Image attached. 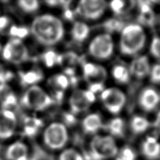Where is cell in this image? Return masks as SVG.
I'll list each match as a JSON object with an SVG mask.
<instances>
[{
  "mask_svg": "<svg viewBox=\"0 0 160 160\" xmlns=\"http://www.w3.org/2000/svg\"><path fill=\"white\" fill-rule=\"evenodd\" d=\"M34 38L40 44L52 46L57 44L64 35V28L61 21L50 14L40 16L31 25Z\"/></svg>",
  "mask_w": 160,
  "mask_h": 160,
  "instance_id": "cell-1",
  "label": "cell"
},
{
  "mask_svg": "<svg viewBox=\"0 0 160 160\" xmlns=\"http://www.w3.org/2000/svg\"><path fill=\"white\" fill-rule=\"evenodd\" d=\"M147 36L141 25L131 23L125 25L121 31L119 48L122 54L133 56L138 54L144 48Z\"/></svg>",
  "mask_w": 160,
  "mask_h": 160,
  "instance_id": "cell-2",
  "label": "cell"
},
{
  "mask_svg": "<svg viewBox=\"0 0 160 160\" xmlns=\"http://www.w3.org/2000/svg\"><path fill=\"white\" fill-rule=\"evenodd\" d=\"M119 149L114 137L110 135H97L91 140L90 150L85 158L90 160L114 159Z\"/></svg>",
  "mask_w": 160,
  "mask_h": 160,
  "instance_id": "cell-3",
  "label": "cell"
},
{
  "mask_svg": "<svg viewBox=\"0 0 160 160\" xmlns=\"http://www.w3.org/2000/svg\"><path fill=\"white\" fill-rule=\"evenodd\" d=\"M68 132L67 127L61 123L54 122L45 131L44 142L49 149L61 150L65 148L68 142Z\"/></svg>",
  "mask_w": 160,
  "mask_h": 160,
  "instance_id": "cell-4",
  "label": "cell"
},
{
  "mask_svg": "<svg viewBox=\"0 0 160 160\" xmlns=\"http://www.w3.org/2000/svg\"><path fill=\"white\" fill-rule=\"evenodd\" d=\"M54 101L40 87L33 86L25 91L21 99L24 107L31 110L40 111L47 109L53 104Z\"/></svg>",
  "mask_w": 160,
  "mask_h": 160,
  "instance_id": "cell-5",
  "label": "cell"
},
{
  "mask_svg": "<svg viewBox=\"0 0 160 160\" xmlns=\"http://www.w3.org/2000/svg\"><path fill=\"white\" fill-rule=\"evenodd\" d=\"M114 43L109 33H102L95 36L88 46V53L98 60H107L113 55Z\"/></svg>",
  "mask_w": 160,
  "mask_h": 160,
  "instance_id": "cell-6",
  "label": "cell"
},
{
  "mask_svg": "<svg viewBox=\"0 0 160 160\" xmlns=\"http://www.w3.org/2000/svg\"><path fill=\"white\" fill-rule=\"evenodd\" d=\"M100 99L106 110L114 115L121 112L126 102V96L124 91L116 87L104 88L100 93Z\"/></svg>",
  "mask_w": 160,
  "mask_h": 160,
  "instance_id": "cell-7",
  "label": "cell"
},
{
  "mask_svg": "<svg viewBox=\"0 0 160 160\" xmlns=\"http://www.w3.org/2000/svg\"><path fill=\"white\" fill-rule=\"evenodd\" d=\"M107 7L103 0H82L76 8V13L84 19L95 21L104 13Z\"/></svg>",
  "mask_w": 160,
  "mask_h": 160,
  "instance_id": "cell-8",
  "label": "cell"
},
{
  "mask_svg": "<svg viewBox=\"0 0 160 160\" xmlns=\"http://www.w3.org/2000/svg\"><path fill=\"white\" fill-rule=\"evenodd\" d=\"M29 57L28 51L21 39H11L3 49V58L14 64H20L27 61Z\"/></svg>",
  "mask_w": 160,
  "mask_h": 160,
  "instance_id": "cell-9",
  "label": "cell"
},
{
  "mask_svg": "<svg viewBox=\"0 0 160 160\" xmlns=\"http://www.w3.org/2000/svg\"><path fill=\"white\" fill-rule=\"evenodd\" d=\"M96 95L89 90H76L69 99L71 112L74 115L85 112L95 102Z\"/></svg>",
  "mask_w": 160,
  "mask_h": 160,
  "instance_id": "cell-10",
  "label": "cell"
},
{
  "mask_svg": "<svg viewBox=\"0 0 160 160\" xmlns=\"http://www.w3.org/2000/svg\"><path fill=\"white\" fill-rule=\"evenodd\" d=\"M138 103L145 112H152L160 103V93L154 88H145L140 93Z\"/></svg>",
  "mask_w": 160,
  "mask_h": 160,
  "instance_id": "cell-11",
  "label": "cell"
},
{
  "mask_svg": "<svg viewBox=\"0 0 160 160\" xmlns=\"http://www.w3.org/2000/svg\"><path fill=\"white\" fill-rule=\"evenodd\" d=\"M16 125L15 113L10 110H0V139H7L12 136Z\"/></svg>",
  "mask_w": 160,
  "mask_h": 160,
  "instance_id": "cell-12",
  "label": "cell"
},
{
  "mask_svg": "<svg viewBox=\"0 0 160 160\" xmlns=\"http://www.w3.org/2000/svg\"><path fill=\"white\" fill-rule=\"evenodd\" d=\"M141 150L146 160H157L160 158V142L154 136H148L142 142Z\"/></svg>",
  "mask_w": 160,
  "mask_h": 160,
  "instance_id": "cell-13",
  "label": "cell"
},
{
  "mask_svg": "<svg viewBox=\"0 0 160 160\" xmlns=\"http://www.w3.org/2000/svg\"><path fill=\"white\" fill-rule=\"evenodd\" d=\"M150 68L151 66L147 57L140 56L133 59L128 69L131 75L137 79H143L149 75Z\"/></svg>",
  "mask_w": 160,
  "mask_h": 160,
  "instance_id": "cell-14",
  "label": "cell"
},
{
  "mask_svg": "<svg viewBox=\"0 0 160 160\" xmlns=\"http://www.w3.org/2000/svg\"><path fill=\"white\" fill-rule=\"evenodd\" d=\"M83 72L85 79L90 83L103 82L107 78V72L101 65L93 62H86L83 67Z\"/></svg>",
  "mask_w": 160,
  "mask_h": 160,
  "instance_id": "cell-15",
  "label": "cell"
},
{
  "mask_svg": "<svg viewBox=\"0 0 160 160\" xmlns=\"http://www.w3.org/2000/svg\"><path fill=\"white\" fill-rule=\"evenodd\" d=\"M7 160H32L28 146L22 142H16L8 147L5 152Z\"/></svg>",
  "mask_w": 160,
  "mask_h": 160,
  "instance_id": "cell-16",
  "label": "cell"
},
{
  "mask_svg": "<svg viewBox=\"0 0 160 160\" xmlns=\"http://www.w3.org/2000/svg\"><path fill=\"white\" fill-rule=\"evenodd\" d=\"M103 127L102 117L98 113H90L82 121V128L85 133L95 134Z\"/></svg>",
  "mask_w": 160,
  "mask_h": 160,
  "instance_id": "cell-17",
  "label": "cell"
},
{
  "mask_svg": "<svg viewBox=\"0 0 160 160\" xmlns=\"http://www.w3.org/2000/svg\"><path fill=\"white\" fill-rule=\"evenodd\" d=\"M71 37L76 42H82L86 39L90 35V28L88 24L81 21H77L71 29Z\"/></svg>",
  "mask_w": 160,
  "mask_h": 160,
  "instance_id": "cell-18",
  "label": "cell"
},
{
  "mask_svg": "<svg viewBox=\"0 0 160 160\" xmlns=\"http://www.w3.org/2000/svg\"><path fill=\"white\" fill-rule=\"evenodd\" d=\"M105 128L111 136L121 137L124 134L125 122L121 118H114L108 122Z\"/></svg>",
  "mask_w": 160,
  "mask_h": 160,
  "instance_id": "cell-19",
  "label": "cell"
},
{
  "mask_svg": "<svg viewBox=\"0 0 160 160\" xmlns=\"http://www.w3.org/2000/svg\"><path fill=\"white\" fill-rule=\"evenodd\" d=\"M150 126V122L146 118L141 115H136L132 118L130 127L133 132L136 134H141L147 131Z\"/></svg>",
  "mask_w": 160,
  "mask_h": 160,
  "instance_id": "cell-20",
  "label": "cell"
},
{
  "mask_svg": "<svg viewBox=\"0 0 160 160\" xmlns=\"http://www.w3.org/2000/svg\"><path fill=\"white\" fill-rule=\"evenodd\" d=\"M42 126V122L41 119L35 118H30V117L24 118V136L28 137H33L35 136Z\"/></svg>",
  "mask_w": 160,
  "mask_h": 160,
  "instance_id": "cell-21",
  "label": "cell"
},
{
  "mask_svg": "<svg viewBox=\"0 0 160 160\" xmlns=\"http://www.w3.org/2000/svg\"><path fill=\"white\" fill-rule=\"evenodd\" d=\"M20 81L22 85L28 86L35 84L43 78L42 72L39 69H34L26 72H20Z\"/></svg>",
  "mask_w": 160,
  "mask_h": 160,
  "instance_id": "cell-22",
  "label": "cell"
},
{
  "mask_svg": "<svg viewBox=\"0 0 160 160\" xmlns=\"http://www.w3.org/2000/svg\"><path fill=\"white\" fill-rule=\"evenodd\" d=\"M111 75L116 82L119 84H126L131 79V73L128 68L121 64L114 65L111 70Z\"/></svg>",
  "mask_w": 160,
  "mask_h": 160,
  "instance_id": "cell-23",
  "label": "cell"
},
{
  "mask_svg": "<svg viewBox=\"0 0 160 160\" xmlns=\"http://www.w3.org/2000/svg\"><path fill=\"white\" fill-rule=\"evenodd\" d=\"M50 84L52 86L54 90H59L64 91L69 87L70 81L64 74L56 75L50 79Z\"/></svg>",
  "mask_w": 160,
  "mask_h": 160,
  "instance_id": "cell-24",
  "label": "cell"
},
{
  "mask_svg": "<svg viewBox=\"0 0 160 160\" xmlns=\"http://www.w3.org/2000/svg\"><path fill=\"white\" fill-rule=\"evenodd\" d=\"M138 155L132 147L125 145L120 148L114 160H137Z\"/></svg>",
  "mask_w": 160,
  "mask_h": 160,
  "instance_id": "cell-25",
  "label": "cell"
},
{
  "mask_svg": "<svg viewBox=\"0 0 160 160\" xmlns=\"http://www.w3.org/2000/svg\"><path fill=\"white\" fill-rule=\"evenodd\" d=\"M42 61L47 67H53L56 64H61L63 62V56L59 55L54 51H47L42 56Z\"/></svg>",
  "mask_w": 160,
  "mask_h": 160,
  "instance_id": "cell-26",
  "label": "cell"
},
{
  "mask_svg": "<svg viewBox=\"0 0 160 160\" xmlns=\"http://www.w3.org/2000/svg\"><path fill=\"white\" fill-rule=\"evenodd\" d=\"M58 160H85V155L74 148H67L61 151Z\"/></svg>",
  "mask_w": 160,
  "mask_h": 160,
  "instance_id": "cell-27",
  "label": "cell"
},
{
  "mask_svg": "<svg viewBox=\"0 0 160 160\" xmlns=\"http://www.w3.org/2000/svg\"><path fill=\"white\" fill-rule=\"evenodd\" d=\"M19 7L27 13H33L38 9L40 7L39 2L34 0H22L18 2Z\"/></svg>",
  "mask_w": 160,
  "mask_h": 160,
  "instance_id": "cell-28",
  "label": "cell"
},
{
  "mask_svg": "<svg viewBox=\"0 0 160 160\" xmlns=\"http://www.w3.org/2000/svg\"><path fill=\"white\" fill-rule=\"evenodd\" d=\"M30 31L25 27H17L13 25L9 30V34L11 36L15 37L17 39H24L29 35Z\"/></svg>",
  "mask_w": 160,
  "mask_h": 160,
  "instance_id": "cell-29",
  "label": "cell"
},
{
  "mask_svg": "<svg viewBox=\"0 0 160 160\" xmlns=\"http://www.w3.org/2000/svg\"><path fill=\"white\" fill-rule=\"evenodd\" d=\"M104 28L109 32H119L124 28V25L121 21L116 19H110L105 22Z\"/></svg>",
  "mask_w": 160,
  "mask_h": 160,
  "instance_id": "cell-30",
  "label": "cell"
},
{
  "mask_svg": "<svg viewBox=\"0 0 160 160\" xmlns=\"http://www.w3.org/2000/svg\"><path fill=\"white\" fill-rule=\"evenodd\" d=\"M150 53L153 57L160 61V38L155 37L150 43Z\"/></svg>",
  "mask_w": 160,
  "mask_h": 160,
  "instance_id": "cell-31",
  "label": "cell"
},
{
  "mask_svg": "<svg viewBox=\"0 0 160 160\" xmlns=\"http://www.w3.org/2000/svg\"><path fill=\"white\" fill-rule=\"evenodd\" d=\"M149 75L150 81L153 84H160V63L151 66Z\"/></svg>",
  "mask_w": 160,
  "mask_h": 160,
  "instance_id": "cell-32",
  "label": "cell"
},
{
  "mask_svg": "<svg viewBox=\"0 0 160 160\" xmlns=\"http://www.w3.org/2000/svg\"><path fill=\"white\" fill-rule=\"evenodd\" d=\"M125 7V3L121 0H114L109 3L111 10L115 13H121Z\"/></svg>",
  "mask_w": 160,
  "mask_h": 160,
  "instance_id": "cell-33",
  "label": "cell"
},
{
  "mask_svg": "<svg viewBox=\"0 0 160 160\" xmlns=\"http://www.w3.org/2000/svg\"><path fill=\"white\" fill-rule=\"evenodd\" d=\"M13 73L7 70H5L3 67H0V84H6L13 78Z\"/></svg>",
  "mask_w": 160,
  "mask_h": 160,
  "instance_id": "cell-34",
  "label": "cell"
},
{
  "mask_svg": "<svg viewBox=\"0 0 160 160\" xmlns=\"http://www.w3.org/2000/svg\"><path fill=\"white\" fill-rule=\"evenodd\" d=\"M12 93L10 87L7 84H0V102H2Z\"/></svg>",
  "mask_w": 160,
  "mask_h": 160,
  "instance_id": "cell-35",
  "label": "cell"
},
{
  "mask_svg": "<svg viewBox=\"0 0 160 160\" xmlns=\"http://www.w3.org/2000/svg\"><path fill=\"white\" fill-rule=\"evenodd\" d=\"M139 20L140 22H142L143 24H145L147 25H150L154 21V13L153 11L147 13L141 14L140 13L139 16Z\"/></svg>",
  "mask_w": 160,
  "mask_h": 160,
  "instance_id": "cell-36",
  "label": "cell"
},
{
  "mask_svg": "<svg viewBox=\"0 0 160 160\" xmlns=\"http://www.w3.org/2000/svg\"><path fill=\"white\" fill-rule=\"evenodd\" d=\"M63 118H64V125L67 127V126H73L76 124V118L74 114L72 112H66L63 115Z\"/></svg>",
  "mask_w": 160,
  "mask_h": 160,
  "instance_id": "cell-37",
  "label": "cell"
},
{
  "mask_svg": "<svg viewBox=\"0 0 160 160\" xmlns=\"http://www.w3.org/2000/svg\"><path fill=\"white\" fill-rule=\"evenodd\" d=\"M104 86L103 83L100 82H95V83H90L88 87V90L90 91L91 92L95 93V95L98 93H102L104 89Z\"/></svg>",
  "mask_w": 160,
  "mask_h": 160,
  "instance_id": "cell-38",
  "label": "cell"
},
{
  "mask_svg": "<svg viewBox=\"0 0 160 160\" xmlns=\"http://www.w3.org/2000/svg\"><path fill=\"white\" fill-rule=\"evenodd\" d=\"M74 16H75V12H74V11L70 9L68 7L65 8L64 16L66 19L68 20V21H71V20L73 19Z\"/></svg>",
  "mask_w": 160,
  "mask_h": 160,
  "instance_id": "cell-39",
  "label": "cell"
},
{
  "mask_svg": "<svg viewBox=\"0 0 160 160\" xmlns=\"http://www.w3.org/2000/svg\"><path fill=\"white\" fill-rule=\"evenodd\" d=\"M8 24H9V20L7 17H0V31L6 29V28L8 26Z\"/></svg>",
  "mask_w": 160,
  "mask_h": 160,
  "instance_id": "cell-40",
  "label": "cell"
},
{
  "mask_svg": "<svg viewBox=\"0 0 160 160\" xmlns=\"http://www.w3.org/2000/svg\"><path fill=\"white\" fill-rule=\"evenodd\" d=\"M154 127H155L157 132L160 135V110L156 115L155 120L154 122Z\"/></svg>",
  "mask_w": 160,
  "mask_h": 160,
  "instance_id": "cell-41",
  "label": "cell"
},
{
  "mask_svg": "<svg viewBox=\"0 0 160 160\" xmlns=\"http://www.w3.org/2000/svg\"><path fill=\"white\" fill-rule=\"evenodd\" d=\"M85 160H90V159H86V158H85Z\"/></svg>",
  "mask_w": 160,
  "mask_h": 160,
  "instance_id": "cell-42",
  "label": "cell"
},
{
  "mask_svg": "<svg viewBox=\"0 0 160 160\" xmlns=\"http://www.w3.org/2000/svg\"><path fill=\"white\" fill-rule=\"evenodd\" d=\"M0 48H1V47H0Z\"/></svg>",
  "mask_w": 160,
  "mask_h": 160,
  "instance_id": "cell-43",
  "label": "cell"
}]
</instances>
